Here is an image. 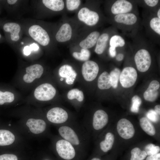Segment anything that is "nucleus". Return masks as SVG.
<instances>
[{
  "label": "nucleus",
  "instance_id": "1",
  "mask_svg": "<svg viewBox=\"0 0 160 160\" xmlns=\"http://www.w3.org/2000/svg\"><path fill=\"white\" fill-rule=\"evenodd\" d=\"M57 131L59 136L72 144L80 153L87 149L90 136L81 124L75 121L58 126Z\"/></svg>",
  "mask_w": 160,
  "mask_h": 160
},
{
  "label": "nucleus",
  "instance_id": "2",
  "mask_svg": "<svg viewBox=\"0 0 160 160\" xmlns=\"http://www.w3.org/2000/svg\"><path fill=\"white\" fill-rule=\"evenodd\" d=\"M108 121L107 113L104 110L100 109L96 111L91 117H87L81 124L90 136L103 129Z\"/></svg>",
  "mask_w": 160,
  "mask_h": 160
},
{
  "label": "nucleus",
  "instance_id": "3",
  "mask_svg": "<svg viewBox=\"0 0 160 160\" xmlns=\"http://www.w3.org/2000/svg\"><path fill=\"white\" fill-rule=\"evenodd\" d=\"M55 147L58 155L62 160H76L80 153L72 144L60 136L56 139Z\"/></svg>",
  "mask_w": 160,
  "mask_h": 160
},
{
  "label": "nucleus",
  "instance_id": "4",
  "mask_svg": "<svg viewBox=\"0 0 160 160\" xmlns=\"http://www.w3.org/2000/svg\"><path fill=\"white\" fill-rule=\"evenodd\" d=\"M46 117L49 121L58 126L75 121L65 109L59 107H54L49 110Z\"/></svg>",
  "mask_w": 160,
  "mask_h": 160
},
{
  "label": "nucleus",
  "instance_id": "5",
  "mask_svg": "<svg viewBox=\"0 0 160 160\" xmlns=\"http://www.w3.org/2000/svg\"><path fill=\"white\" fill-rule=\"evenodd\" d=\"M56 92L55 89L52 84L45 83L39 85L35 89L34 95L39 100L47 101L54 97Z\"/></svg>",
  "mask_w": 160,
  "mask_h": 160
},
{
  "label": "nucleus",
  "instance_id": "6",
  "mask_svg": "<svg viewBox=\"0 0 160 160\" xmlns=\"http://www.w3.org/2000/svg\"><path fill=\"white\" fill-rule=\"evenodd\" d=\"M134 60L137 69L142 72L148 71L151 63V55L148 51L145 49H141L137 52Z\"/></svg>",
  "mask_w": 160,
  "mask_h": 160
},
{
  "label": "nucleus",
  "instance_id": "7",
  "mask_svg": "<svg viewBox=\"0 0 160 160\" xmlns=\"http://www.w3.org/2000/svg\"><path fill=\"white\" fill-rule=\"evenodd\" d=\"M137 76V71L134 68L127 67L124 68L121 73L119 80L123 87L128 88L134 84Z\"/></svg>",
  "mask_w": 160,
  "mask_h": 160
},
{
  "label": "nucleus",
  "instance_id": "8",
  "mask_svg": "<svg viewBox=\"0 0 160 160\" xmlns=\"http://www.w3.org/2000/svg\"><path fill=\"white\" fill-rule=\"evenodd\" d=\"M30 36L41 45L46 46L50 41V38L47 32L40 26L33 25L28 30Z\"/></svg>",
  "mask_w": 160,
  "mask_h": 160
},
{
  "label": "nucleus",
  "instance_id": "9",
  "mask_svg": "<svg viewBox=\"0 0 160 160\" xmlns=\"http://www.w3.org/2000/svg\"><path fill=\"white\" fill-rule=\"evenodd\" d=\"M117 129L119 135L125 139L131 138L135 133V129L132 124L125 118L121 119L118 121Z\"/></svg>",
  "mask_w": 160,
  "mask_h": 160
},
{
  "label": "nucleus",
  "instance_id": "10",
  "mask_svg": "<svg viewBox=\"0 0 160 160\" xmlns=\"http://www.w3.org/2000/svg\"><path fill=\"white\" fill-rule=\"evenodd\" d=\"M99 71L98 64L93 61H86L82 65V74L87 81H91L94 80L97 76Z\"/></svg>",
  "mask_w": 160,
  "mask_h": 160
},
{
  "label": "nucleus",
  "instance_id": "11",
  "mask_svg": "<svg viewBox=\"0 0 160 160\" xmlns=\"http://www.w3.org/2000/svg\"><path fill=\"white\" fill-rule=\"evenodd\" d=\"M78 16L80 20L90 26L96 24L99 20L97 13L86 7L82 8L79 10Z\"/></svg>",
  "mask_w": 160,
  "mask_h": 160
},
{
  "label": "nucleus",
  "instance_id": "12",
  "mask_svg": "<svg viewBox=\"0 0 160 160\" xmlns=\"http://www.w3.org/2000/svg\"><path fill=\"white\" fill-rule=\"evenodd\" d=\"M25 70L26 73L23 76V80L26 83H31L41 76L44 68L41 65L35 64L27 67Z\"/></svg>",
  "mask_w": 160,
  "mask_h": 160
},
{
  "label": "nucleus",
  "instance_id": "13",
  "mask_svg": "<svg viewBox=\"0 0 160 160\" xmlns=\"http://www.w3.org/2000/svg\"><path fill=\"white\" fill-rule=\"evenodd\" d=\"M26 124L30 131L36 134L44 132L47 128L46 122L44 120L40 119H29L27 121Z\"/></svg>",
  "mask_w": 160,
  "mask_h": 160
},
{
  "label": "nucleus",
  "instance_id": "14",
  "mask_svg": "<svg viewBox=\"0 0 160 160\" xmlns=\"http://www.w3.org/2000/svg\"><path fill=\"white\" fill-rule=\"evenodd\" d=\"M160 86L159 81L156 80L152 81L143 94L144 99L146 101L153 102L157 98L159 92L158 89Z\"/></svg>",
  "mask_w": 160,
  "mask_h": 160
},
{
  "label": "nucleus",
  "instance_id": "15",
  "mask_svg": "<svg viewBox=\"0 0 160 160\" xmlns=\"http://www.w3.org/2000/svg\"><path fill=\"white\" fill-rule=\"evenodd\" d=\"M132 8V5L129 1L125 0L116 1L111 7V11L114 15L127 13Z\"/></svg>",
  "mask_w": 160,
  "mask_h": 160
},
{
  "label": "nucleus",
  "instance_id": "16",
  "mask_svg": "<svg viewBox=\"0 0 160 160\" xmlns=\"http://www.w3.org/2000/svg\"><path fill=\"white\" fill-rule=\"evenodd\" d=\"M59 74L61 77L65 78L66 84L69 85L73 84L77 76V73L72 67L68 65L61 66L59 70Z\"/></svg>",
  "mask_w": 160,
  "mask_h": 160
},
{
  "label": "nucleus",
  "instance_id": "17",
  "mask_svg": "<svg viewBox=\"0 0 160 160\" xmlns=\"http://www.w3.org/2000/svg\"><path fill=\"white\" fill-rule=\"evenodd\" d=\"M72 35V29L70 25L65 23L63 25L56 33L55 38L59 42H64L69 40Z\"/></svg>",
  "mask_w": 160,
  "mask_h": 160
},
{
  "label": "nucleus",
  "instance_id": "18",
  "mask_svg": "<svg viewBox=\"0 0 160 160\" xmlns=\"http://www.w3.org/2000/svg\"><path fill=\"white\" fill-rule=\"evenodd\" d=\"M114 140V135L111 132H107L105 134L104 138L99 142L98 147L102 152L106 153L112 148Z\"/></svg>",
  "mask_w": 160,
  "mask_h": 160
},
{
  "label": "nucleus",
  "instance_id": "19",
  "mask_svg": "<svg viewBox=\"0 0 160 160\" xmlns=\"http://www.w3.org/2000/svg\"><path fill=\"white\" fill-rule=\"evenodd\" d=\"M3 29L5 32L10 33V38L12 41H16L19 39V33L20 31V27L18 24L15 23H7L4 25Z\"/></svg>",
  "mask_w": 160,
  "mask_h": 160
},
{
  "label": "nucleus",
  "instance_id": "20",
  "mask_svg": "<svg viewBox=\"0 0 160 160\" xmlns=\"http://www.w3.org/2000/svg\"><path fill=\"white\" fill-rule=\"evenodd\" d=\"M100 36V33L99 32H92L80 42L79 45L83 49H88L92 48L96 43Z\"/></svg>",
  "mask_w": 160,
  "mask_h": 160
},
{
  "label": "nucleus",
  "instance_id": "21",
  "mask_svg": "<svg viewBox=\"0 0 160 160\" xmlns=\"http://www.w3.org/2000/svg\"><path fill=\"white\" fill-rule=\"evenodd\" d=\"M114 20L117 23L127 25H132L135 24L137 20L136 16L132 13H127L116 15Z\"/></svg>",
  "mask_w": 160,
  "mask_h": 160
},
{
  "label": "nucleus",
  "instance_id": "22",
  "mask_svg": "<svg viewBox=\"0 0 160 160\" xmlns=\"http://www.w3.org/2000/svg\"><path fill=\"white\" fill-rule=\"evenodd\" d=\"M15 140V135L12 132L7 130H0V146L10 145Z\"/></svg>",
  "mask_w": 160,
  "mask_h": 160
},
{
  "label": "nucleus",
  "instance_id": "23",
  "mask_svg": "<svg viewBox=\"0 0 160 160\" xmlns=\"http://www.w3.org/2000/svg\"><path fill=\"white\" fill-rule=\"evenodd\" d=\"M98 87L101 89H106L112 87L109 74L106 71L102 73L99 76L97 81Z\"/></svg>",
  "mask_w": 160,
  "mask_h": 160
},
{
  "label": "nucleus",
  "instance_id": "24",
  "mask_svg": "<svg viewBox=\"0 0 160 160\" xmlns=\"http://www.w3.org/2000/svg\"><path fill=\"white\" fill-rule=\"evenodd\" d=\"M109 39V35L104 33L100 36L96 43L95 51L97 54H102L105 50Z\"/></svg>",
  "mask_w": 160,
  "mask_h": 160
},
{
  "label": "nucleus",
  "instance_id": "25",
  "mask_svg": "<svg viewBox=\"0 0 160 160\" xmlns=\"http://www.w3.org/2000/svg\"><path fill=\"white\" fill-rule=\"evenodd\" d=\"M42 2L47 7L55 11L62 10L64 7V3L62 0H43Z\"/></svg>",
  "mask_w": 160,
  "mask_h": 160
},
{
  "label": "nucleus",
  "instance_id": "26",
  "mask_svg": "<svg viewBox=\"0 0 160 160\" xmlns=\"http://www.w3.org/2000/svg\"><path fill=\"white\" fill-rule=\"evenodd\" d=\"M140 124L143 130L148 135L153 136L155 135L154 127L148 118L145 117L141 118L140 120Z\"/></svg>",
  "mask_w": 160,
  "mask_h": 160
},
{
  "label": "nucleus",
  "instance_id": "27",
  "mask_svg": "<svg viewBox=\"0 0 160 160\" xmlns=\"http://www.w3.org/2000/svg\"><path fill=\"white\" fill-rule=\"evenodd\" d=\"M68 98L70 100L76 99L79 103H81L84 99L83 92L78 89H73L70 90L67 95Z\"/></svg>",
  "mask_w": 160,
  "mask_h": 160
},
{
  "label": "nucleus",
  "instance_id": "28",
  "mask_svg": "<svg viewBox=\"0 0 160 160\" xmlns=\"http://www.w3.org/2000/svg\"><path fill=\"white\" fill-rule=\"evenodd\" d=\"M130 160H144L147 156L145 152L138 147L132 149L131 152Z\"/></svg>",
  "mask_w": 160,
  "mask_h": 160
},
{
  "label": "nucleus",
  "instance_id": "29",
  "mask_svg": "<svg viewBox=\"0 0 160 160\" xmlns=\"http://www.w3.org/2000/svg\"><path fill=\"white\" fill-rule=\"evenodd\" d=\"M90 56V51L87 49L82 48L80 52H74L73 53V56L76 59L81 61H87Z\"/></svg>",
  "mask_w": 160,
  "mask_h": 160
},
{
  "label": "nucleus",
  "instance_id": "30",
  "mask_svg": "<svg viewBox=\"0 0 160 160\" xmlns=\"http://www.w3.org/2000/svg\"><path fill=\"white\" fill-rule=\"evenodd\" d=\"M121 73L120 70L119 68H115L111 71L109 74L112 87L114 88H116L117 87Z\"/></svg>",
  "mask_w": 160,
  "mask_h": 160
},
{
  "label": "nucleus",
  "instance_id": "31",
  "mask_svg": "<svg viewBox=\"0 0 160 160\" xmlns=\"http://www.w3.org/2000/svg\"><path fill=\"white\" fill-rule=\"evenodd\" d=\"M15 98L14 94L11 92L6 91L4 92L0 91V105H2L5 103H11Z\"/></svg>",
  "mask_w": 160,
  "mask_h": 160
},
{
  "label": "nucleus",
  "instance_id": "32",
  "mask_svg": "<svg viewBox=\"0 0 160 160\" xmlns=\"http://www.w3.org/2000/svg\"><path fill=\"white\" fill-rule=\"evenodd\" d=\"M125 43L124 39L121 36L118 35L113 36L110 40V46L115 48L123 47Z\"/></svg>",
  "mask_w": 160,
  "mask_h": 160
},
{
  "label": "nucleus",
  "instance_id": "33",
  "mask_svg": "<svg viewBox=\"0 0 160 160\" xmlns=\"http://www.w3.org/2000/svg\"><path fill=\"white\" fill-rule=\"evenodd\" d=\"M132 104L130 108L131 111L133 113H137L139 107L142 103V100L138 96H134L132 99Z\"/></svg>",
  "mask_w": 160,
  "mask_h": 160
},
{
  "label": "nucleus",
  "instance_id": "34",
  "mask_svg": "<svg viewBox=\"0 0 160 160\" xmlns=\"http://www.w3.org/2000/svg\"><path fill=\"white\" fill-rule=\"evenodd\" d=\"M160 151V147L152 143L147 145L145 148V151L147 155L150 156L159 153Z\"/></svg>",
  "mask_w": 160,
  "mask_h": 160
},
{
  "label": "nucleus",
  "instance_id": "35",
  "mask_svg": "<svg viewBox=\"0 0 160 160\" xmlns=\"http://www.w3.org/2000/svg\"><path fill=\"white\" fill-rule=\"evenodd\" d=\"M151 28L159 35H160V19L157 17L152 18L150 22Z\"/></svg>",
  "mask_w": 160,
  "mask_h": 160
},
{
  "label": "nucleus",
  "instance_id": "36",
  "mask_svg": "<svg viewBox=\"0 0 160 160\" xmlns=\"http://www.w3.org/2000/svg\"><path fill=\"white\" fill-rule=\"evenodd\" d=\"M81 1L79 0H66V7L67 9L73 11L77 9L80 4Z\"/></svg>",
  "mask_w": 160,
  "mask_h": 160
},
{
  "label": "nucleus",
  "instance_id": "37",
  "mask_svg": "<svg viewBox=\"0 0 160 160\" xmlns=\"http://www.w3.org/2000/svg\"><path fill=\"white\" fill-rule=\"evenodd\" d=\"M159 115L153 109L149 110L146 114L147 118L154 122H156L159 120Z\"/></svg>",
  "mask_w": 160,
  "mask_h": 160
},
{
  "label": "nucleus",
  "instance_id": "38",
  "mask_svg": "<svg viewBox=\"0 0 160 160\" xmlns=\"http://www.w3.org/2000/svg\"><path fill=\"white\" fill-rule=\"evenodd\" d=\"M0 160H18L17 156L14 154H5L0 155Z\"/></svg>",
  "mask_w": 160,
  "mask_h": 160
},
{
  "label": "nucleus",
  "instance_id": "39",
  "mask_svg": "<svg viewBox=\"0 0 160 160\" xmlns=\"http://www.w3.org/2000/svg\"><path fill=\"white\" fill-rule=\"evenodd\" d=\"M146 160H160V153H159L149 156Z\"/></svg>",
  "mask_w": 160,
  "mask_h": 160
},
{
  "label": "nucleus",
  "instance_id": "40",
  "mask_svg": "<svg viewBox=\"0 0 160 160\" xmlns=\"http://www.w3.org/2000/svg\"><path fill=\"white\" fill-rule=\"evenodd\" d=\"M146 4L151 7H153L156 6L159 2L158 0H145Z\"/></svg>",
  "mask_w": 160,
  "mask_h": 160
},
{
  "label": "nucleus",
  "instance_id": "41",
  "mask_svg": "<svg viewBox=\"0 0 160 160\" xmlns=\"http://www.w3.org/2000/svg\"><path fill=\"white\" fill-rule=\"evenodd\" d=\"M109 52L110 56L113 57L116 56V48L110 46L109 49Z\"/></svg>",
  "mask_w": 160,
  "mask_h": 160
},
{
  "label": "nucleus",
  "instance_id": "42",
  "mask_svg": "<svg viewBox=\"0 0 160 160\" xmlns=\"http://www.w3.org/2000/svg\"><path fill=\"white\" fill-rule=\"evenodd\" d=\"M31 50L29 46H26L23 49L24 53L25 55L28 56L29 55L31 52Z\"/></svg>",
  "mask_w": 160,
  "mask_h": 160
},
{
  "label": "nucleus",
  "instance_id": "43",
  "mask_svg": "<svg viewBox=\"0 0 160 160\" xmlns=\"http://www.w3.org/2000/svg\"><path fill=\"white\" fill-rule=\"evenodd\" d=\"M29 47L31 51H37L39 48V47L38 45L35 43H33L31 44Z\"/></svg>",
  "mask_w": 160,
  "mask_h": 160
},
{
  "label": "nucleus",
  "instance_id": "44",
  "mask_svg": "<svg viewBox=\"0 0 160 160\" xmlns=\"http://www.w3.org/2000/svg\"><path fill=\"white\" fill-rule=\"evenodd\" d=\"M124 58V55L122 53L118 54L116 57V59L118 61H121L123 60Z\"/></svg>",
  "mask_w": 160,
  "mask_h": 160
},
{
  "label": "nucleus",
  "instance_id": "45",
  "mask_svg": "<svg viewBox=\"0 0 160 160\" xmlns=\"http://www.w3.org/2000/svg\"><path fill=\"white\" fill-rule=\"evenodd\" d=\"M155 111L159 115L160 114V105H156L154 108Z\"/></svg>",
  "mask_w": 160,
  "mask_h": 160
},
{
  "label": "nucleus",
  "instance_id": "46",
  "mask_svg": "<svg viewBox=\"0 0 160 160\" xmlns=\"http://www.w3.org/2000/svg\"><path fill=\"white\" fill-rule=\"evenodd\" d=\"M17 1V0H8L7 1L9 4L12 5L15 4Z\"/></svg>",
  "mask_w": 160,
  "mask_h": 160
},
{
  "label": "nucleus",
  "instance_id": "47",
  "mask_svg": "<svg viewBox=\"0 0 160 160\" xmlns=\"http://www.w3.org/2000/svg\"><path fill=\"white\" fill-rule=\"evenodd\" d=\"M90 160H101L99 158L97 157H93Z\"/></svg>",
  "mask_w": 160,
  "mask_h": 160
},
{
  "label": "nucleus",
  "instance_id": "48",
  "mask_svg": "<svg viewBox=\"0 0 160 160\" xmlns=\"http://www.w3.org/2000/svg\"><path fill=\"white\" fill-rule=\"evenodd\" d=\"M157 16H158V17L160 19V9H159L158 12H157Z\"/></svg>",
  "mask_w": 160,
  "mask_h": 160
},
{
  "label": "nucleus",
  "instance_id": "49",
  "mask_svg": "<svg viewBox=\"0 0 160 160\" xmlns=\"http://www.w3.org/2000/svg\"><path fill=\"white\" fill-rule=\"evenodd\" d=\"M63 78H62L60 79V80L61 81H63Z\"/></svg>",
  "mask_w": 160,
  "mask_h": 160
},
{
  "label": "nucleus",
  "instance_id": "50",
  "mask_svg": "<svg viewBox=\"0 0 160 160\" xmlns=\"http://www.w3.org/2000/svg\"><path fill=\"white\" fill-rule=\"evenodd\" d=\"M1 34L0 33V39L1 38Z\"/></svg>",
  "mask_w": 160,
  "mask_h": 160
},
{
  "label": "nucleus",
  "instance_id": "51",
  "mask_svg": "<svg viewBox=\"0 0 160 160\" xmlns=\"http://www.w3.org/2000/svg\"><path fill=\"white\" fill-rule=\"evenodd\" d=\"M21 44H23V42H21Z\"/></svg>",
  "mask_w": 160,
  "mask_h": 160
},
{
  "label": "nucleus",
  "instance_id": "52",
  "mask_svg": "<svg viewBox=\"0 0 160 160\" xmlns=\"http://www.w3.org/2000/svg\"><path fill=\"white\" fill-rule=\"evenodd\" d=\"M48 160V159H46V160Z\"/></svg>",
  "mask_w": 160,
  "mask_h": 160
}]
</instances>
